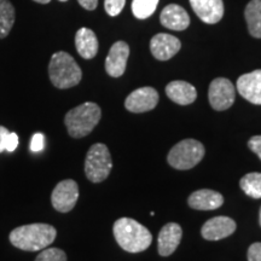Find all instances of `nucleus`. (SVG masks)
Instances as JSON below:
<instances>
[{
	"label": "nucleus",
	"mask_w": 261,
	"mask_h": 261,
	"mask_svg": "<svg viewBox=\"0 0 261 261\" xmlns=\"http://www.w3.org/2000/svg\"><path fill=\"white\" fill-rule=\"evenodd\" d=\"M57 231L48 224H29L16 227L10 232L12 246L25 252H39L56 240Z\"/></svg>",
	"instance_id": "1"
},
{
	"label": "nucleus",
	"mask_w": 261,
	"mask_h": 261,
	"mask_svg": "<svg viewBox=\"0 0 261 261\" xmlns=\"http://www.w3.org/2000/svg\"><path fill=\"white\" fill-rule=\"evenodd\" d=\"M117 244L128 253H140L148 249L152 234L145 226L130 218H120L113 226Z\"/></svg>",
	"instance_id": "2"
},
{
	"label": "nucleus",
	"mask_w": 261,
	"mask_h": 261,
	"mask_svg": "<svg viewBox=\"0 0 261 261\" xmlns=\"http://www.w3.org/2000/svg\"><path fill=\"white\" fill-rule=\"evenodd\" d=\"M48 75L54 86L65 90L76 86L80 83L83 71L69 54L60 51L52 55L48 64Z\"/></svg>",
	"instance_id": "3"
},
{
	"label": "nucleus",
	"mask_w": 261,
	"mask_h": 261,
	"mask_svg": "<svg viewBox=\"0 0 261 261\" xmlns=\"http://www.w3.org/2000/svg\"><path fill=\"white\" fill-rule=\"evenodd\" d=\"M102 112L96 103L86 102L69 110L64 117L68 133L73 138H84L92 132L99 122Z\"/></svg>",
	"instance_id": "4"
},
{
	"label": "nucleus",
	"mask_w": 261,
	"mask_h": 261,
	"mask_svg": "<svg viewBox=\"0 0 261 261\" xmlns=\"http://www.w3.org/2000/svg\"><path fill=\"white\" fill-rule=\"evenodd\" d=\"M204 146L196 139H184L168 152L167 161L173 168L187 171L194 168L204 158Z\"/></svg>",
	"instance_id": "5"
},
{
	"label": "nucleus",
	"mask_w": 261,
	"mask_h": 261,
	"mask_svg": "<svg viewBox=\"0 0 261 261\" xmlns=\"http://www.w3.org/2000/svg\"><path fill=\"white\" fill-rule=\"evenodd\" d=\"M113 168L112 155L107 145L97 143L91 146L85 160V173L90 181L100 182L109 177Z\"/></svg>",
	"instance_id": "6"
},
{
	"label": "nucleus",
	"mask_w": 261,
	"mask_h": 261,
	"mask_svg": "<svg viewBox=\"0 0 261 261\" xmlns=\"http://www.w3.org/2000/svg\"><path fill=\"white\" fill-rule=\"evenodd\" d=\"M79 200V187L73 179H65L56 185L51 195L54 208L61 213H68Z\"/></svg>",
	"instance_id": "7"
},
{
	"label": "nucleus",
	"mask_w": 261,
	"mask_h": 261,
	"mask_svg": "<svg viewBox=\"0 0 261 261\" xmlns=\"http://www.w3.org/2000/svg\"><path fill=\"white\" fill-rule=\"evenodd\" d=\"M208 98L214 110H218V112L227 110L228 108L232 107L234 98H236L233 84L225 77L214 79L210 85Z\"/></svg>",
	"instance_id": "8"
},
{
	"label": "nucleus",
	"mask_w": 261,
	"mask_h": 261,
	"mask_svg": "<svg viewBox=\"0 0 261 261\" xmlns=\"http://www.w3.org/2000/svg\"><path fill=\"white\" fill-rule=\"evenodd\" d=\"M159 103V93L152 87H140L128 94L125 107L130 113H146L152 110Z\"/></svg>",
	"instance_id": "9"
},
{
	"label": "nucleus",
	"mask_w": 261,
	"mask_h": 261,
	"mask_svg": "<svg viewBox=\"0 0 261 261\" xmlns=\"http://www.w3.org/2000/svg\"><path fill=\"white\" fill-rule=\"evenodd\" d=\"M237 225L228 217H215L205 221L201 228V234L207 241H219L231 236Z\"/></svg>",
	"instance_id": "10"
},
{
	"label": "nucleus",
	"mask_w": 261,
	"mask_h": 261,
	"mask_svg": "<svg viewBox=\"0 0 261 261\" xmlns=\"http://www.w3.org/2000/svg\"><path fill=\"white\" fill-rule=\"evenodd\" d=\"M180 47L181 44L179 39L171 34H166V33L156 34L150 41V51H151L152 56L159 61L171 60L173 56L178 54Z\"/></svg>",
	"instance_id": "11"
},
{
	"label": "nucleus",
	"mask_w": 261,
	"mask_h": 261,
	"mask_svg": "<svg viewBox=\"0 0 261 261\" xmlns=\"http://www.w3.org/2000/svg\"><path fill=\"white\" fill-rule=\"evenodd\" d=\"M129 47L125 41H117L110 48L106 60V70L112 77H120L126 70Z\"/></svg>",
	"instance_id": "12"
},
{
	"label": "nucleus",
	"mask_w": 261,
	"mask_h": 261,
	"mask_svg": "<svg viewBox=\"0 0 261 261\" xmlns=\"http://www.w3.org/2000/svg\"><path fill=\"white\" fill-rule=\"evenodd\" d=\"M237 91L248 102L261 106V69L238 77Z\"/></svg>",
	"instance_id": "13"
},
{
	"label": "nucleus",
	"mask_w": 261,
	"mask_h": 261,
	"mask_svg": "<svg viewBox=\"0 0 261 261\" xmlns=\"http://www.w3.org/2000/svg\"><path fill=\"white\" fill-rule=\"evenodd\" d=\"M182 237L180 225L168 223L161 228L158 238V250L161 256H169L177 250Z\"/></svg>",
	"instance_id": "14"
},
{
	"label": "nucleus",
	"mask_w": 261,
	"mask_h": 261,
	"mask_svg": "<svg viewBox=\"0 0 261 261\" xmlns=\"http://www.w3.org/2000/svg\"><path fill=\"white\" fill-rule=\"evenodd\" d=\"M190 5L204 23L215 24L223 18V0H190Z\"/></svg>",
	"instance_id": "15"
},
{
	"label": "nucleus",
	"mask_w": 261,
	"mask_h": 261,
	"mask_svg": "<svg viewBox=\"0 0 261 261\" xmlns=\"http://www.w3.org/2000/svg\"><path fill=\"white\" fill-rule=\"evenodd\" d=\"M188 203L196 211H214L220 208L224 203V197L220 192L202 189L189 196Z\"/></svg>",
	"instance_id": "16"
},
{
	"label": "nucleus",
	"mask_w": 261,
	"mask_h": 261,
	"mask_svg": "<svg viewBox=\"0 0 261 261\" xmlns=\"http://www.w3.org/2000/svg\"><path fill=\"white\" fill-rule=\"evenodd\" d=\"M160 21L163 27L172 31H184L190 24V17L187 10L177 4H169L162 10Z\"/></svg>",
	"instance_id": "17"
},
{
	"label": "nucleus",
	"mask_w": 261,
	"mask_h": 261,
	"mask_svg": "<svg viewBox=\"0 0 261 261\" xmlns=\"http://www.w3.org/2000/svg\"><path fill=\"white\" fill-rule=\"evenodd\" d=\"M166 93L169 99L179 106H189L197 98L196 89L187 81H172L166 87Z\"/></svg>",
	"instance_id": "18"
},
{
	"label": "nucleus",
	"mask_w": 261,
	"mask_h": 261,
	"mask_svg": "<svg viewBox=\"0 0 261 261\" xmlns=\"http://www.w3.org/2000/svg\"><path fill=\"white\" fill-rule=\"evenodd\" d=\"M75 46L77 54L85 60H92L98 52V39L93 31L89 28H80L75 35Z\"/></svg>",
	"instance_id": "19"
},
{
	"label": "nucleus",
	"mask_w": 261,
	"mask_h": 261,
	"mask_svg": "<svg viewBox=\"0 0 261 261\" xmlns=\"http://www.w3.org/2000/svg\"><path fill=\"white\" fill-rule=\"evenodd\" d=\"M244 16L250 35L261 39V0H250L244 11Z\"/></svg>",
	"instance_id": "20"
},
{
	"label": "nucleus",
	"mask_w": 261,
	"mask_h": 261,
	"mask_svg": "<svg viewBox=\"0 0 261 261\" xmlns=\"http://www.w3.org/2000/svg\"><path fill=\"white\" fill-rule=\"evenodd\" d=\"M15 23V8L9 0H0V39L8 37Z\"/></svg>",
	"instance_id": "21"
},
{
	"label": "nucleus",
	"mask_w": 261,
	"mask_h": 261,
	"mask_svg": "<svg viewBox=\"0 0 261 261\" xmlns=\"http://www.w3.org/2000/svg\"><path fill=\"white\" fill-rule=\"evenodd\" d=\"M240 187L250 197L261 198V173H248L241 179Z\"/></svg>",
	"instance_id": "22"
},
{
	"label": "nucleus",
	"mask_w": 261,
	"mask_h": 261,
	"mask_svg": "<svg viewBox=\"0 0 261 261\" xmlns=\"http://www.w3.org/2000/svg\"><path fill=\"white\" fill-rule=\"evenodd\" d=\"M159 0H133L132 12L138 19H145L155 12Z\"/></svg>",
	"instance_id": "23"
},
{
	"label": "nucleus",
	"mask_w": 261,
	"mask_h": 261,
	"mask_svg": "<svg viewBox=\"0 0 261 261\" xmlns=\"http://www.w3.org/2000/svg\"><path fill=\"white\" fill-rule=\"evenodd\" d=\"M35 261H67V254L60 248H45Z\"/></svg>",
	"instance_id": "24"
},
{
	"label": "nucleus",
	"mask_w": 261,
	"mask_h": 261,
	"mask_svg": "<svg viewBox=\"0 0 261 261\" xmlns=\"http://www.w3.org/2000/svg\"><path fill=\"white\" fill-rule=\"evenodd\" d=\"M126 0H106L104 2V8H106L107 14L112 17L121 14V11L125 8Z\"/></svg>",
	"instance_id": "25"
},
{
	"label": "nucleus",
	"mask_w": 261,
	"mask_h": 261,
	"mask_svg": "<svg viewBox=\"0 0 261 261\" xmlns=\"http://www.w3.org/2000/svg\"><path fill=\"white\" fill-rule=\"evenodd\" d=\"M44 145H45L44 135H41V133H35V135L33 136L32 142H31V150H32V151L33 152L41 151V150L44 149Z\"/></svg>",
	"instance_id": "26"
},
{
	"label": "nucleus",
	"mask_w": 261,
	"mask_h": 261,
	"mask_svg": "<svg viewBox=\"0 0 261 261\" xmlns=\"http://www.w3.org/2000/svg\"><path fill=\"white\" fill-rule=\"evenodd\" d=\"M248 261H261V243H253L248 249Z\"/></svg>",
	"instance_id": "27"
},
{
	"label": "nucleus",
	"mask_w": 261,
	"mask_h": 261,
	"mask_svg": "<svg viewBox=\"0 0 261 261\" xmlns=\"http://www.w3.org/2000/svg\"><path fill=\"white\" fill-rule=\"evenodd\" d=\"M248 148L252 150L254 154L259 156V159L261 160V136L252 137L248 142Z\"/></svg>",
	"instance_id": "28"
},
{
	"label": "nucleus",
	"mask_w": 261,
	"mask_h": 261,
	"mask_svg": "<svg viewBox=\"0 0 261 261\" xmlns=\"http://www.w3.org/2000/svg\"><path fill=\"white\" fill-rule=\"evenodd\" d=\"M17 146H18V136L16 135L15 132H10L8 136V139H6L5 150L9 152H12L15 151Z\"/></svg>",
	"instance_id": "29"
},
{
	"label": "nucleus",
	"mask_w": 261,
	"mask_h": 261,
	"mask_svg": "<svg viewBox=\"0 0 261 261\" xmlns=\"http://www.w3.org/2000/svg\"><path fill=\"white\" fill-rule=\"evenodd\" d=\"M9 129L5 128L4 126H0V152L5 151V144L6 139H8L9 136Z\"/></svg>",
	"instance_id": "30"
},
{
	"label": "nucleus",
	"mask_w": 261,
	"mask_h": 261,
	"mask_svg": "<svg viewBox=\"0 0 261 261\" xmlns=\"http://www.w3.org/2000/svg\"><path fill=\"white\" fill-rule=\"evenodd\" d=\"M77 2H79V4L83 6L84 9L90 10V11L96 9L98 5V0H77Z\"/></svg>",
	"instance_id": "31"
},
{
	"label": "nucleus",
	"mask_w": 261,
	"mask_h": 261,
	"mask_svg": "<svg viewBox=\"0 0 261 261\" xmlns=\"http://www.w3.org/2000/svg\"><path fill=\"white\" fill-rule=\"evenodd\" d=\"M35 3H39V4H48L51 0H34Z\"/></svg>",
	"instance_id": "32"
},
{
	"label": "nucleus",
	"mask_w": 261,
	"mask_h": 261,
	"mask_svg": "<svg viewBox=\"0 0 261 261\" xmlns=\"http://www.w3.org/2000/svg\"><path fill=\"white\" fill-rule=\"evenodd\" d=\"M259 223H260V226H261V207H260V213H259Z\"/></svg>",
	"instance_id": "33"
},
{
	"label": "nucleus",
	"mask_w": 261,
	"mask_h": 261,
	"mask_svg": "<svg viewBox=\"0 0 261 261\" xmlns=\"http://www.w3.org/2000/svg\"><path fill=\"white\" fill-rule=\"evenodd\" d=\"M60 2H68V0H60Z\"/></svg>",
	"instance_id": "34"
}]
</instances>
